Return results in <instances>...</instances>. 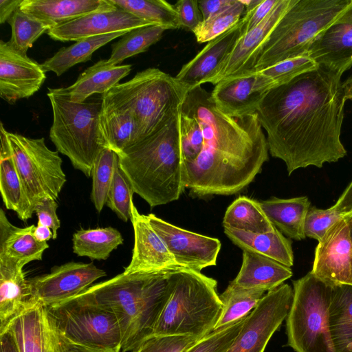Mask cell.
<instances>
[{
	"mask_svg": "<svg viewBox=\"0 0 352 352\" xmlns=\"http://www.w3.org/2000/svg\"><path fill=\"white\" fill-rule=\"evenodd\" d=\"M292 275L291 267L268 257L243 250L241 269L230 283L243 289L269 292L283 284Z\"/></svg>",
	"mask_w": 352,
	"mask_h": 352,
	"instance_id": "obj_29",
	"label": "cell"
},
{
	"mask_svg": "<svg viewBox=\"0 0 352 352\" xmlns=\"http://www.w3.org/2000/svg\"><path fill=\"white\" fill-rule=\"evenodd\" d=\"M146 218L181 267L201 272L217 265L221 247L218 239L184 230L154 214Z\"/></svg>",
	"mask_w": 352,
	"mask_h": 352,
	"instance_id": "obj_14",
	"label": "cell"
},
{
	"mask_svg": "<svg viewBox=\"0 0 352 352\" xmlns=\"http://www.w3.org/2000/svg\"><path fill=\"white\" fill-rule=\"evenodd\" d=\"M245 8L241 0L219 13L203 21L193 31L199 43L209 42L236 25L245 15Z\"/></svg>",
	"mask_w": 352,
	"mask_h": 352,
	"instance_id": "obj_42",
	"label": "cell"
},
{
	"mask_svg": "<svg viewBox=\"0 0 352 352\" xmlns=\"http://www.w3.org/2000/svg\"><path fill=\"white\" fill-rule=\"evenodd\" d=\"M336 22L352 23V2Z\"/></svg>",
	"mask_w": 352,
	"mask_h": 352,
	"instance_id": "obj_57",
	"label": "cell"
},
{
	"mask_svg": "<svg viewBox=\"0 0 352 352\" xmlns=\"http://www.w3.org/2000/svg\"><path fill=\"white\" fill-rule=\"evenodd\" d=\"M23 266L0 261V333L10 322L35 304Z\"/></svg>",
	"mask_w": 352,
	"mask_h": 352,
	"instance_id": "obj_25",
	"label": "cell"
},
{
	"mask_svg": "<svg viewBox=\"0 0 352 352\" xmlns=\"http://www.w3.org/2000/svg\"><path fill=\"white\" fill-rule=\"evenodd\" d=\"M223 228L226 235L243 250L268 257L289 267L293 266L292 241L277 228L270 232L254 233Z\"/></svg>",
	"mask_w": 352,
	"mask_h": 352,
	"instance_id": "obj_31",
	"label": "cell"
},
{
	"mask_svg": "<svg viewBox=\"0 0 352 352\" xmlns=\"http://www.w3.org/2000/svg\"><path fill=\"white\" fill-rule=\"evenodd\" d=\"M133 193L129 180L121 170L118 164L106 204L119 219L124 222L131 220Z\"/></svg>",
	"mask_w": 352,
	"mask_h": 352,
	"instance_id": "obj_44",
	"label": "cell"
},
{
	"mask_svg": "<svg viewBox=\"0 0 352 352\" xmlns=\"http://www.w3.org/2000/svg\"><path fill=\"white\" fill-rule=\"evenodd\" d=\"M222 308L215 279L186 268L170 272L167 300L149 337L190 336L201 339L214 329Z\"/></svg>",
	"mask_w": 352,
	"mask_h": 352,
	"instance_id": "obj_5",
	"label": "cell"
},
{
	"mask_svg": "<svg viewBox=\"0 0 352 352\" xmlns=\"http://www.w3.org/2000/svg\"><path fill=\"white\" fill-rule=\"evenodd\" d=\"M53 114L50 138L73 166L91 176L96 159L107 148L99 129L100 101L73 102L64 88H48Z\"/></svg>",
	"mask_w": 352,
	"mask_h": 352,
	"instance_id": "obj_7",
	"label": "cell"
},
{
	"mask_svg": "<svg viewBox=\"0 0 352 352\" xmlns=\"http://www.w3.org/2000/svg\"><path fill=\"white\" fill-rule=\"evenodd\" d=\"M236 0H206L199 1V8L201 11L203 21L219 13L230 6Z\"/></svg>",
	"mask_w": 352,
	"mask_h": 352,
	"instance_id": "obj_51",
	"label": "cell"
},
{
	"mask_svg": "<svg viewBox=\"0 0 352 352\" xmlns=\"http://www.w3.org/2000/svg\"><path fill=\"white\" fill-rule=\"evenodd\" d=\"M292 283L293 299L285 318L287 345L296 352H335L329 320L333 285L311 272Z\"/></svg>",
	"mask_w": 352,
	"mask_h": 352,
	"instance_id": "obj_9",
	"label": "cell"
},
{
	"mask_svg": "<svg viewBox=\"0 0 352 352\" xmlns=\"http://www.w3.org/2000/svg\"><path fill=\"white\" fill-rule=\"evenodd\" d=\"M248 16L207 45L184 64L175 78L189 89L209 82L223 62L230 54L238 41L246 33Z\"/></svg>",
	"mask_w": 352,
	"mask_h": 352,
	"instance_id": "obj_19",
	"label": "cell"
},
{
	"mask_svg": "<svg viewBox=\"0 0 352 352\" xmlns=\"http://www.w3.org/2000/svg\"><path fill=\"white\" fill-rule=\"evenodd\" d=\"M317 67L318 65L307 54H304L285 60L258 72L264 78L270 89H272Z\"/></svg>",
	"mask_w": 352,
	"mask_h": 352,
	"instance_id": "obj_43",
	"label": "cell"
},
{
	"mask_svg": "<svg viewBox=\"0 0 352 352\" xmlns=\"http://www.w3.org/2000/svg\"><path fill=\"white\" fill-rule=\"evenodd\" d=\"M122 243L121 233L112 227L80 229L72 236L74 253L91 260H106Z\"/></svg>",
	"mask_w": 352,
	"mask_h": 352,
	"instance_id": "obj_35",
	"label": "cell"
},
{
	"mask_svg": "<svg viewBox=\"0 0 352 352\" xmlns=\"http://www.w3.org/2000/svg\"><path fill=\"white\" fill-rule=\"evenodd\" d=\"M345 98L346 100H352V76L343 82Z\"/></svg>",
	"mask_w": 352,
	"mask_h": 352,
	"instance_id": "obj_59",
	"label": "cell"
},
{
	"mask_svg": "<svg viewBox=\"0 0 352 352\" xmlns=\"http://www.w3.org/2000/svg\"><path fill=\"white\" fill-rule=\"evenodd\" d=\"M294 1L278 0L270 14L238 41L209 83L215 85L226 78L254 72L261 47Z\"/></svg>",
	"mask_w": 352,
	"mask_h": 352,
	"instance_id": "obj_18",
	"label": "cell"
},
{
	"mask_svg": "<svg viewBox=\"0 0 352 352\" xmlns=\"http://www.w3.org/2000/svg\"><path fill=\"white\" fill-rule=\"evenodd\" d=\"M347 219L349 226L350 235L352 241V214L345 217Z\"/></svg>",
	"mask_w": 352,
	"mask_h": 352,
	"instance_id": "obj_60",
	"label": "cell"
},
{
	"mask_svg": "<svg viewBox=\"0 0 352 352\" xmlns=\"http://www.w3.org/2000/svg\"><path fill=\"white\" fill-rule=\"evenodd\" d=\"M0 352H19L14 338L8 331L0 334Z\"/></svg>",
	"mask_w": 352,
	"mask_h": 352,
	"instance_id": "obj_55",
	"label": "cell"
},
{
	"mask_svg": "<svg viewBox=\"0 0 352 352\" xmlns=\"http://www.w3.org/2000/svg\"><path fill=\"white\" fill-rule=\"evenodd\" d=\"M307 54L318 66L343 74L352 66V23L331 24L314 39Z\"/></svg>",
	"mask_w": 352,
	"mask_h": 352,
	"instance_id": "obj_23",
	"label": "cell"
},
{
	"mask_svg": "<svg viewBox=\"0 0 352 352\" xmlns=\"http://www.w3.org/2000/svg\"><path fill=\"white\" fill-rule=\"evenodd\" d=\"M168 28L153 25L140 27L125 34L116 43L112 45V50L108 62L118 65L125 59L144 52L153 44L158 42Z\"/></svg>",
	"mask_w": 352,
	"mask_h": 352,
	"instance_id": "obj_38",
	"label": "cell"
},
{
	"mask_svg": "<svg viewBox=\"0 0 352 352\" xmlns=\"http://www.w3.org/2000/svg\"><path fill=\"white\" fill-rule=\"evenodd\" d=\"M22 0H0V23L2 24L10 19L19 8Z\"/></svg>",
	"mask_w": 352,
	"mask_h": 352,
	"instance_id": "obj_54",
	"label": "cell"
},
{
	"mask_svg": "<svg viewBox=\"0 0 352 352\" xmlns=\"http://www.w3.org/2000/svg\"><path fill=\"white\" fill-rule=\"evenodd\" d=\"M199 340L190 336H151L132 352H184Z\"/></svg>",
	"mask_w": 352,
	"mask_h": 352,
	"instance_id": "obj_47",
	"label": "cell"
},
{
	"mask_svg": "<svg viewBox=\"0 0 352 352\" xmlns=\"http://www.w3.org/2000/svg\"><path fill=\"white\" fill-rule=\"evenodd\" d=\"M331 209L343 217L352 214V182L340 195Z\"/></svg>",
	"mask_w": 352,
	"mask_h": 352,
	"instance_id": "obj_52",
	"label": "cell"
},
{
	"mask_svg": "<svg viewBox=\"0 0 352 352\" xmlns=\"http://www.w3.org/2000/svg\"><path fill=\"white\" fill-rule=\"evenodd\" d=\"M343 217L331 208L324 210L310 206L304 223L305 237L320 241L328 230Z\"/></svg>",
	"mask_w": 352,
	"mask_h": 352,
	"instance_id": "obj_46",
	"label": "cell"
},
{
	"mask_svg": "<svg viewBox=\"0 0 352 352\" xmlns=\"http://www.w3.org/2000/svg\"><path fill=\"white\" fill-rule=\"evenodd\" d=\"M116 8L109 0H22L19 6L21 11L51 28L89 14Z\"/></svg>",
	"mask_w": 352,
	"mask_h": 352,
	"instance_id": "obj_24",
	"label": "cell"
},
{
	"mask_svg": "<svg viewBox=\"0 0 352 352\" xmlns=\"http://www.w3.org/2000/svg\"><path fill=\"white\" fill-rule=\"evenodd\" d=\"M58 204L56 200L47 199L34 207V212L38 218L37 224L50 228L53 232V239L57 237V231L60 226V221L57 216Z\"/></svg>",
	"mask_w": 352,
	"mask_h": 352,
	"instance_id": "obj_49",
	"label": "cell"
},
{
	"mask_svg": "<svg viewBox=\"0 0 352 352\" xmlns=\"http://www.w3.org/2000/svg\"><path fill=\"white\" fill-rule=\"evenodd\" d=\"M223 226L254 233L270 232L276 229L259 202L245 196H239L227 208Z\"/></svg>",
	"mask_w": 352,
	"mask_h": 352,
	"instance_id": "obj_36",
	"label": "cell"
},
{
	"mask_svg": "<svg viewBox=\"0 0 352 352\" xmlns=\"http://www.w3.org/2000/svg\"><path fill=\"white\" fill-rule=\"evenodd\" d=\"M116 7L168 30L181 28L174 5L164 0H109Z\"/></svg>",
	"mask_w": 352,
	"mask_h": 352,
	"instance_id": "obj_39",
	"label": "cell"
},
{
	"mask_svg": "<svg viewBox=\"0 0 352 352\" xmlns=\"http://www.w3.org/2000/svg\"><path fill=\"white\" fill-rule=\"evenodd\" d=\"M155 25L118 8L89 14L50 29L53 40L78 41L87 38Z\"/></svg>",
	"mask_w": 352,
	"mask_h": 352,
	"instance_id": "obj_20",
	"label": "cell"
},
{
	"mask_svg": "<svg viewBox=\"0 0 352 352\" xmlns=\"http://www.w3.org/2000/svg\"><path fill=\"white\" fill-rule=\"evenodd\" d=\"M58 352H110L96 350L74 344L64 338L58 331Z\"/></svg>",
	"mask_w": 352,
	"mask_h": 352,
	"instance_id": "obj_53",
	"label": "cell"
},
{
	"mask_svg": "<svg viewBox=\"0 0 352 352\" xmlns=\"http://www.w3.org/2000/svg\"><path fill=\"white\" fill-rule=\"evenodd\" d=\"M127 32H115L80 40L69 47L60 48L41 66L45 72H52L60 76L75 65L90 60L94 52Z\"/></svg>",
	"mask_w": 352,
	"mask_h": 352,
	"instance_id": "obj_34",
	"label": "cell"
},
{
	"mask_svg": "<svg viewBox=\"0 0 352 352\" xmlns=\"http://www.w3.org/2000/svg\"><path fill=\"white\" fill-rule=\"evenodd\" d=\"M170 272H122L81 293L116 315L122 352L133 351L150 336L167 300Z\"/></svg>",
	"mask_w": 352,
	"mask_h": 352,
	"instance_id": "obj_4",
	"label": "cell"
},
{
	"mask_svg": "<svg viewBox=\"0 0 352 352\" xmlns=\"http://www.w3.org/2000/svg\"><path fill=\"white\" fill-rule=\"evenodd\" d=\"M342 76L318 66L270 89L260 102L269 152L285 162L289 175L346 155L340 140L346 100Z\"/></svg>",
	"mask_w": 352,
	"mask_h": 352,
	"instance_id": "obj_2",
	"label": "cell"
},
{
	"mask_svg": "<svg viewBox=\"0 0 352 352\" xmlns=\"http://www.w3.org/2000/svg\"><path fill=\"white\" fill-rule=\"evenodd\" d=\"M263 0H248V1H241V2L244 4L245 8V13H248L254 10L261 2Z\"/></svg>",
	"mask_w": 352,
	"mask_h": 352,
	"instance_id": "obj_58",
	"label": "cell"
},
{
	"mask_svg": "<svg viewBox=\"0 0 352 352\" xmlns=\"http://www.w3.org/2000/svg\"><path fill=\"white\" fill-rule=\"evenodd\" d=\"M247 316L213 330L184 352H226L240 332Z\"/></svg>",
	"mask_w": 352,
	"mask_h": 352,
	"instance_id": "obj_45",
	"label": "cell"
},
{
	"mask_svg": "<svg viewBox=\"0 0 352 352\" xmlns=\"http://www.w3.org/2000/svg\"><path fill=\"white\" fill-rule=\"evenodd\" d=\"M310 272L331 285H352V241L345 217L318 241Z\"/></svg>",
	"mask_w": 352,
	"mask_h": 352,
	"instance_id": "obj_15",
	"label": "cell"
},
{
	"mask_svg": "<svg viewBox=\"0 0 352 352\" xmlns=\"http://www.w3.org/2000/svg\"><path fill=\"white\" fill-rule=\"evenodd\" d=\"M270 87L264 78L254 72L231 76L217 82L211 97L223 113L241 116L257 113L258 107Z\"/></svg>",
	"mask_w": 352,
	"mask_h": 352,
	"instance_id": "obj_21",
	"label": "cell"
},
{
	"mask_svg": "<svg viewBox=\"0 0 352 352\" xmlns=\"http://www.w3.org/2000/svg\"><path fill=\"white\" fill-rule=\"evenodd\" d=\"M6 331L19 352H58L56 327L47 307L38 302L14 318Z\"/></svg>",
	"mask_w": 352,
	"mask_h": 352,
	"instance_id": "obj_22",
	"label": "cell"
},
{
	"mask_svg": "<svg viewBox=\"0 0 352 352\" xmlns=\"http://www.w3.org/2000/svg\"><path fill=\"white\" fill-rule=\"evenodd\" d=\"M11 27V37L8 44L19 53L27 55L34 43L51 28L30 16L19 8L7 21Z\"/></svg>",
	"mask_w": 352,
	"mask_h": 352,
	"instance_id": "obj_41",
	"label": "cell"
},
{
	"mask_svg": "<svg viewBox=\"0 0 352 352\" xmlns=\"http://www.w3.org/2000/svg\"><path fill=\"white\" fill-rule=\"evenodd\" d=\"M273 225L288 238L305 239L304 223L310 201L306 196L290 199L275 197L258 201Z\"/></svg>",
	"mask_w": 352,
	"mask_h": 352,
	"instance_id": "obj_32",
	"label": "cell"
},
{
	"mask_svg": "<svg viewBox=\"0 0 352 352\" xmlns=\"http://www.w3.org/2000/svg\"><path fill=\"white\" fill-rule=\"evenodd\" d=\"M118 155L134 193L151 208L177 200L186 189L178 116Z\"/></svg>",
	"mask_w": 352,
	"mask_h": 352,
	"instance_id": "obj_3",
	"label": "cell"
},
{
	"mask_svg": "<svg viewBox=\"0 0 352 352\" xmlns=\"http://www.w3.org/2000/svg\"><path fill=\"white\" fill-rule=\"evenodd\" d=\"M34 235L35 238L40 242H47V241L52 239V230L46 226L37 224L34 229Z\"/></svg>",
	"mask_w": 352,
	"mask_h": 352,
	"instance_id": "obj_56",
	"label": "cell"
},
{
	"mask_svg": "<svg viewBox=\"0 0 352 352\" xmlns=\"http://www.w3.org/2000/svg\"><path fill=\"white\" fill-rule=\"evenodd\" d=\"M132 65H114L107 60H100L80 74L76 82L64 90L73 102H84L95 94L102 95L119 84L129 74Z\"/></svg>",
	"mask_w": 352,
	"mask_h": 352,
	"instance_id": "obj_30",
	"label": "cell"
},
{
	"mask_svg": "<svg viewBox=\"0 0 352 352\" xmlns=\"http://www.w3.org/2000/svg\"><path fill=\"white\" fill-rule=\"evenodd\" d=\"M131 221L134 232V247L131 262L124 273L169 272L182 269L153 228L146 215L140 214L133 202Z\"/></svg>",
	"mask_w": 352,
	"mask_h": 352,
	"instance_id": "obj_17",
	"label": "cell"
},
{
	"mask_svg": "<svg viewBox=\"0 0 352 352\" xmlns=\"http://www.w3.org/2000/svg\"><path fill=\"white\" fill-rule=\"evenodd\" d=\"M352 0H294L261 47L254 72L307 54L314 39L335 23Z\"/></svg>",
	"mask_w": 352,
	"mask_h": 352,
	"instance_id": "obj_6",
	"label": "cell"
},
{
	"mask_svg": "<svg viewBox=\"0 0 352 352\" xmlns=\"http://www.w3.org/2000/svg\"><path fill=\"white\" fill-rule=\"evenodd\" d=\"M265 292L259 289L241 288L230 283L225 291L219 295L223 308L214 329L247 316L256 307Z\"/></svg>",
	"mask_w": 352,
	"mask_h": 352,
	"instance_id": "obj_37",
	"label": "cell"
},
{
	"mask_svg": "<svg viewBox=\"0 0 352 352\" xmlns=\"http://www.w3.org/2000/svg\"><path fill=\"white\" fill-rule=\"evenodd\" d=\"M118 155L109 148H103L95 160L92 169L91 201L98 212H101L107 204Z\"/></svg>",
	"mask_w": 352,
	"mask_h": 352,
	"instance_id": "obj_40",
	"label": "cell"
},
{
	"mask_svg": "<svg viewBox=\"0 0 352 352\" xmlns=\"http://www.w3.org/2000/svg\"><path fill=\"white\" fill-rule=\"evenodd\" d=\"M34 225L19 228L8 219L0 210V261L25 266L34 261H41L47 242L38 241L34 235Z\"/></svg>",
	"mask_w": 352,
	"mask_h": 352,
	"instance_id": "obj_27",
	"label": "cell"
},
{
	"mask_svg": "<svg viewBox=\"0 0 352 352\" xmlns=\"http://www.w3.org/2000/svg\"><path fill=\"white\" fill-rule=\"evenodd\" d=\"M189 90L175 77L149 67L103 95L132 111L140 141L178 116Z\"/></svg>",
	"mask_w": 352,
	"mask_h": 352,
	"instance_id": "obj_8",
	"label": "cell"
},
{
	"mask_svg": "<svg viewBox=\"0 0 352 352\" xmlns=\"http://www.w3.org/2000/svg\"><path fill=\"white\" fill-rule=\"evenodd\" d=\"M47 309L58 333L69 341L96 350H122L116 315L82 294Z\"/></svg>",
	"mask_w": 352,
	"mask_h": 352,
	"instance_id": "obj_10",
	"label": "cell"
},
{
	"mask_svg": "<svg viewBox=\"0 0 352 352\" xmlns=\"http://www.w3.org/2000/svg\"><path fill=\"white\" fill-rule=\"evenodd\" d=\"M181 28L193 31L203 21L197 0H179L174 5Z\"/></svg>",
	"mask_w": 352,
	"mask_h": 352,
	"instance_id": "obj_48",
	"label": "cell"
},
{
	"mask_svg": "<svg viewBox=\"0 0 352 352\" xmlns=\"http://www.w3.org/2000/svg\"><path fill=\"white\" fill-rule=\"evenodd\" d=\"M105 276L93 263L70 261L28 280L34 300L49 307L80 294Z\"/></svg>",
	"mask_w": 352,
	"mask_h": 352,
	"instance_id": "obj_13",
	"label": "cell"
},
{
	"mask_svg": "<svg viewBox=\"0 0 352 352\" xmlns=\"http://www.w3.org/2000/svg\"><path fill=\"white\" fill-rule=\"evenodd\" d=\"M278 1V0H263L254 10L246 13L248 16L247 32L264 21L272 12Z\"/></svg>",
	"mask_w": 352,
	"mask_h": 352,
	"instance_id": "obj_50",
	"label": "cell"
},
{
	"mask_svg": "<svg viewBox=\"0 0 352 352\" xmlns=\"http://www.w3.org/2000/svg\"><path fill=\"white\" fill-rule=\"evenodd\" d=\"M178 129L184 186L194 197L236 194L250 184L268 160L258 113L226 114L201 85L187 93Z\"/></svg>",
	"mask_w": 352,
	"mask_h": 352,
	"instance_id": "obj_1",
	"label": "cell"
},
{
	"mask_svg": "<svg viewBox=\"0 0 352 352\" xmlns=\"http://www.w3.org/2000/svg\"><path fill=\"white\" fill-rule=\"evenodd\" d=\"M11 153L27 194L34 207L47 199L56 200L67 179L58 151L50 150L45 139L8 132Z\"/></svg>",
	"mask_w": 352,
	"mask_h": 352,
	"instance_id": "obj_11",
	"label": "cell"
},
{
	"mask_svg": "<svg viewBox=\"0 0 352 352\" xmlns=\"http://www.w3.org/2000/svg\"><path fill=\"white\" fill-rule=\"evenodd\" d=\"M99 129L107 148L118 155L139 141L132 111L102 95Z\"/></svg>",
	"mask_w": 352,
	"mask_h": 352,
	"instance_id": "obj_26",
	"label": "cell"
},
{
	"mask_svg": "<svg viewBox=\"0 0 352 352\" xmlns=\"http://www.w3.org/2000/svg\"><path fill=\"white\" fill-rule=\"evenodd\" d=\"M293 294L292 287L285 283L267 292L248 315L240 332L226 352H264L288 314Z\"/></svg>",
	"mask_w": 352,
	"mask_h": 352,
	"instance_id": "obj_12",
	"label": "cell"
},
{
	"mask_svg": "<svg viewBox=\"0 0 352 352\" xmlns=\"http://www.w3.org/2000/svg\"><path fill=\"white\" fill-rule=\"evenodd\" d=\"M0 191L3 201L8 210L15 212L24 221L30 219L34 212L32 204L16 167L6 129L0 126Z\"/></svg>",
	"mask_w": 352,
	"mask_h": 352,
	"instance_id": "obj_28",
	"label": "cell"
},
{
	"mask_svg": "<svg viewBox=\"0 0 352 352\" xmlns=\"http://www.w3.org/2000/svg\"><path fill=\"white\" fill-rule=\"evenodd\" d=\"M329 320L335 352H352V285H333Z\"/></svg>",
	"mask_w": 352,
	"mask_h": 352,
	"instance_id": "obj_33",
	"label": "cell"
},
{
	"mask_svg": "<svg viewBox=\"0 0 352 352\" xmlns=\"http://www.w3.org/2000/svg\"><path fill=\"white\" fill-rule=\"evenodd\" d=\"M46 79L41 64L0 42V96L10 104L37 92Z\"/></svg>",
	"mask_w": 352,
	"mask_h": 352,
	"instance_id": "obj_16",
	"label": "cell"
}]
</instances>
